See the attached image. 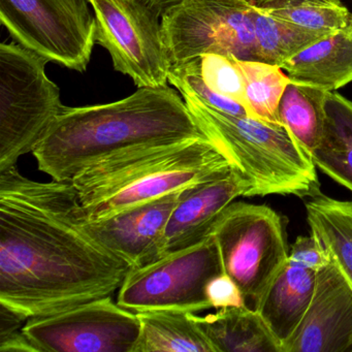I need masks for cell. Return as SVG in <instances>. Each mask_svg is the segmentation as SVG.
<instances>
[{
  "mask_svg": "<svg viewBox=\"0 0 352 352\" xmlns=\"http://www.w3.org/2000/svg\"><path fill=\"white\" fill-rule=\"evenodd\" d=\"M26 319L0 305V351L38 352L23 333Z\"/></svg>",
  "mask_w": 352,
  "mask_h": 352,
  "instance_id": "83f0119b",
  "label": "cell"
},
{
  "mask_svg": "<svg viewBox=\"0 0 352 352\" xmlns=\"http://www.w3.org/2000/svg\"><path fill=\"white\" fill-rule=\"evenodd\" d=\"M292 83L337 91L352 82V24L325 36L282 67Z\"/></svg>",
  "mask_w": 352,
  "mask_h": 352,
  "instance_id": "2e32d148",
  "label": "cell"
},
{
  "mask_svg": "<svg viewBox=\"0 0 352 352\" xmlns=\"http://www.w3.org/2000/svg\"><path fill=\"white\" fill-rule=\"evenodd\" d=\"M257 8L298 28L331 34L352 24L341 0H253Z\"/></svg>",
  "mask_w": 352,
  "mask_h": 352,
  "instance_id": "7402d4cb",
  "label": "cell"
},
{
  "mask_svg": "<svg viewBox=\"0 0 352 352\" xmlns=\"http://www.w3.org/2000/svg\"><path fill=\"white\" fill-rule=\"evenodd\" d=\"M322 131L312 152L323 174L352 192V100L336 91H324Z\"/></svg>",
  "mask_w": 352,
  "mask_h": 352,
  "instance_id": "e0dca14e",
  "label": "cell"
},
{
  "mask_svg": "<svg viewBox=\"0 0 352 352\" xmlns=\"http://www.w3.org/2000/svg\"><path fill=\"white\" fill-rule=\"evenodd\" d=\"M316 273L286 261L267 288L257 312L284 352L310 307Z\"/></svg>",
  "mask_w": 352,
  "mask_h": 352,
  "instance_id": "9a60e30c",
  "label": "cell"
},
{
  "mask_svg": "<svg viewBox=\"0 0 352 352\" xmlns=\"http://www.w3.org/2000/svg\"><path fill=\"white\" fill-rule=\"evenodd\" d=\"M89 0H0V21L23 48L84 73L96 43Z\"/></svg>",
  "mask_w": 352,
  "mask_h": 352,
  "instance_id": "ba28073f",
  "label": "cell"
},
{
  "mask_svg": "<svg viewBox=\"0 0 352 352\" xmlns=\"http://www.w3.org/2000/svg\"><path fill=\"white\" fill-rule=\"evenodd\" d=\"M206 294L212 308L246 307L240 288L226 273L216 276L208 283Z\"/></svg>",
  "mask_w": 352,
  "mask_h": 352,
  "instance_id": "f1b7e54d",
  "label": "cell"
},
{
  "mask_svg": "<svg viewBox=\"0 0 352 352\" xmlns=\"http://www.w3.org/2000/svg\"><path fill=\"white\" fill-rule=\"evenodd\" d=\"M168 83L174 85L181 94H190L212 108L234 116H249L246 109L226 96L214 92L201 77L199 58L180 67H172Z\"/></svg>",
  "mask_w": 352,
  "mask_h": 352,
  "instance_id": "484cf974",
  "label": "cell"
},
{
  "mask_svg": "<svg viewBox=\"0 0 352 352\" xmlns=\"http://www.w3.org/2000/svg\"><path fill=\"white\" fill-rule=\"evenodd\" d=\"M140 331L137 313L111 296L30 318L23 327L38 352H133Z\"/></svg>",
  "mask_w": 352,
  "mask_h": 352,
  "instance_id": "8fae6325",
  "label": "cell"
},
{
  "mask_svg": "<svg viewBox=\"0 0 352 352\" xmlns=\"http://www.w3.org/2000/svg\"><path fill=\"white\" fill-rule=\"evenodd\" d=\"M224 273L213 234L205 241L131 269L119 288L117 302L135 313L177 311L197 314L211 309L208 283Z\"/></svg>",
  "mask_w": 352,
  "mask_h": 352,
  "instance_id": "52a82bcc",
  "label": "cell"
},
{
  "mask_svg": "<svg viewBox=\"0 0 352 352\" xmlns=\"http://www.w3.org/2000/svg\"><path fill=\"white\" fill-rule=\"evenodd\" d=\"M199 138L206 137L184 98L168 85L143 87L111 104L65 107L32 155L52 180L71 181L118 152Z\"/></svg>",
  "mask_w": 352,
  "mask_h": 352,
  "instance_id": "7a4b0ae2",
  "label": "cell"
},
{
  "mask_svg": "<svg viewBox=\"0 0 352 352\" xmlns=\"http://www.w3.org/2000/svg\"><path fill=\"white\" fill-rule=\"evenodd\" d=\"M323 94L324 90L290 82L280 100V121L310 154L318 145L322 131Z\"/></svg>",
  "mask_w": 352,
  "mask_h": 352,
  "instance_id": "603a6c76",
  "label": "cell"
},
{
  "mask_svg": "<svg viewBox=\"0 0 352 352\" xmlns=\"http://www.w3.org/2000/svg\"><path fill=\"white\" fill-rule=\"evenodd\" d=\"M96 43L110 53L115 71L139 88L166 86L172 63L160 16L142 0H89Z\"/></svg>",
  "mask_w": 352,
  "mask_h": 352,
  "instance_id": "30bf717a",
  "label": "cell"
},
{
  "mask_svg": "<svg viewBox=\"0 0 352 352\" xmlns=\"http://www.w3.org/2000/svg\"><path fill=\"white\" fill-rule=\"evenodd\" d=\"M252 190L251 181L236 168L187 188L170 214L155 261L205 241L223 210L238 197H251Z\"/></svg>",
  "mask_w": 352,
  "mask_h": 352,
  "instance_id": "7c38bea8",
  "label": "cell"
},
{
  "mask_svg": "<svg viewBox=\"0 0 352 352\" xmlns=\"http://www.w3.org/2000/svg\"><path fill=\"white\" fill-rule=\"evenodd\" d=\"M311 232L327 249L352 287V201L327 197L320 189L306 203Z\"/></svg>",
  "mask_w": 352,
  "mask_h": 352,
  "instance_id": "ffe728a7",
  "label": "cell"
},
{
  "mask_svg": "<svg viewBox=\"0 0 352 352\" xmlns=\"http://www.w3.org/2000/svg\"><path fill=\"white\" fill-rule=\"evenodd\" d=\"M333 261L327 249L315 234L300 236L288 253L287 263L318 272Z\"/></svg>",
  "mask_w": 352,
  "mask_h": 352,
  "instance_id": "4316f807",
  "label": "cell"
},
{
  "mask_svg": "<svg viewBox=\"0 0 352 352\" xmlns=\"http://www.w3.org/2000/svg\"><path fill=\"white\" fill-rule=\"evenodd\" d=\"M199 67L204 81L214 92L242 104L249 114L244 76L236 57L208 53L199 57Z\"/></svg>",
  "mask_w": 352,
  "mask_h": 352,
  "instance_id": "d4e9b609",
  "label": "cell"
},
{
  "mask_svg": "<svg viewBox=\"0 0 352 352\" xmlns=\"http://www.w3.org/2000/svg\"><path fill=\"white\" fill-rule=\"evenodd\" d=\"M193 317L216 352H281L259 313L247 307H226Z\"/></svg>",
  "mask_w": 352,
  "mask_h": 352,
  "instance_id": "ac0fdd59",
  "label": "cell"
},
{
  "mask_svg": "<svg viewBox=\"0 0 352 352\" xmlns=\"http://www.w3.org/2000/svg\"><path fill=\"white\" fill-rule=\"evenodd\" d=\"M352 351V287L335 261L316 273L310 307L284 352Z\"/></svg>",
  "mask_w": 352,
  "mask_h": 352,
  "instance_id": "4fadbf2b",
  "label": "cell"
},
{
  "mask_svg": "<svg viewBox=\"0 0 352 352\" xmlns=\"http://www.w3.org/2000/svg\"><path fill=\"white\" fill-rule=\"evenodd\" d=\"M252 21L259 60L281 69L290 59L329 36L278 19L257 8L255 3Z\"/></svg>",
  "mask_w": 352,
  "mask_h": 352,
  "instance_id": "44dd1931",
  "label": "cell"
},
{
  "mask_svg": "<svg viewBox=\"0 0 352 352\" xmlns=\"http://www.w3.org/2000/svg\"><path fill=\"white\" fill-rule=\"evenodd\" d=\"M212 234L219 247L224 273L240 288L245 306L257 311L287 261L283 218L265 205L232 203L216 220Z\"/></svg>",
  "mask_w": 352,
  "mask_h": 352,
  "instance_id": "8992f818",
  "label": "cell"
},
{
  "mask_svg": "<svg viewBox=\"0 0 352 352\" xmlns=\"http://www.w3.org/2000/svg\"><path fill=\"white\" fill-rule=\"evenodd\" d=\"M246 87L249 114L271 124H280L279 104L290 79L283 69L261 60L236 58Z\"/></svg>",
  "mask_w": 352,
  "mask_h": 352,
  "instance_id": "cb8c5ba5",
  "label": "cell"
},
{
  "mask_svg": "<svg viewBox=\"0 0 352 352\" xmlns=\"http://www.w3.org/2000/svg\"><path fill=\"white\" fill-rule=\"evenodd\" d=\"M156 15L162 17L170 10L178 7L186 0H142Z\"/></svg>",
  "mask_w": 352,
  "mask_h": 352,
  "instance_id": "f546056e",
  "label": "cell"
},
{
  "mask_svg": "<svg viewBox=\"0 0 352 352\" xmlns=\"http://www.w3.org/2000/svg\"><path fill=\"white\" fill-rule=\"evenodd\" d=\"M186 189L124 210L107 219L89 221L87 218L86 226L100 244L131 269L143 267L155 261L164 228Z\"/></svg>",
  "mask_w": 352,
  "mask_h": 352,
  "instance_id": "5bb4252c",
  "label": "cell"
},
{
  "mask_svg": "<svg viewBox=\"0 0 352 352\" xmlns=\"http://www.w3.org/2000/svg\"><path fill=\"white\" fill-rule=\"evenodd\" d=\"M71 181L0 172V305L28 320L111 296L131 265L87 230Z\"/></svg>",
  "mask_w": 352,
  "mask_h": 352,
  "instance_id": "6da1fadb",
  "label": "cell"
},
{
  "mask_svg": "<svg viewBox=\"0 0 352 352\" xmlns=\"http://www.w3.org/2000/svg\"><path fill=\"white\" fill-rule=\"evenodd\" d=\"M253 0H186L162 17L172 67L208 53L259 60Z\"/></svg>",
  "mask_w": 352,
  "mask_h": 352,
  "instance_id": "9c48e42d",
  "label": "cell"
},
{
  "mask_svg": "<svg viewBox=\"0 0 352 352\" xmlns=\"http://www.w3.org/2000/svg\"><path fill=\"white\" fill-rule=\"evenodd\" d=\"M181 96L205 137L251 181V197H310L319 190L312 156L285 125L234 116L190 94Z\"/></svg>",
  "mask_w": 352,
  "mask_h": 352,
  "instance_id": "277c9868",
  "label": "cell"
},
{
  "mask_svg": "<svg viewBox=\"0 0 352 352\" xmlns=\"http://www.w3.org/2000/svg\"><path fill=\"white\" fill-rule=\"evenodd\" d=\"M47 63L17 43L0 45V172L32 153L65 108Z\"/></svg>",
  "mask_w": 352,
  "mask_h": 352,
  "instance_id": "5b68a950",
  "label": "cell"
},
{
  "mask_svg": "<svg viewBox=\"0 0 352 352\" xmlns=\"http://www.w3.org/2000/svg\"><path fill=\"white\" fill-rule=\"evenodd\" d=\"M141 331L133 352H216L193 313H137Z\"/></svg>",
  "mask_w": 352,
  "mask_h": 352,
  "instance_id": "d6986e66",
  "label": "cell"
},
{
  "mask_svg": "<svg viewBox=\"0 0 352 352\" xmlns=\"http://www.w3.org/2000/svg\"><path fill=\"white\" fill-rule=\"evenodd\" d=\"M234 168L215 144L199 138L118 152L90 164L71 182L88 220L98 221Z\"/></svg>",
  "mask_w": 352,
  "mask_h": 352,
  "instance_id": "3957f363",
  "label": "cell"
}]
</instances>
